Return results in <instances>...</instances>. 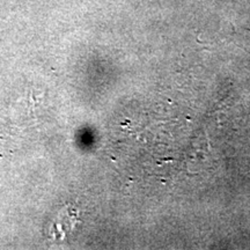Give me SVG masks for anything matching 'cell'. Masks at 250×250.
<instances>
[{"label":"cell","mask_w":250,"mask_h":250,"mask_svg":"<svg viewBox=\"0 0 250 250\" xmlns=\"http://www.w3.org/2000/svg\"><path fill=\"white\" fill-rule=\"evenodd\" d=\"M77 221V211L74 210L72 206L68 205L65 208H62L61 213L58 214V219L54 226L55 235L59 237H64L65 235H67V234H70L71 230L66 224L70 225L72 228H74V225H76Z\"/></svg>","instance_id":"1"}]
</instances>
